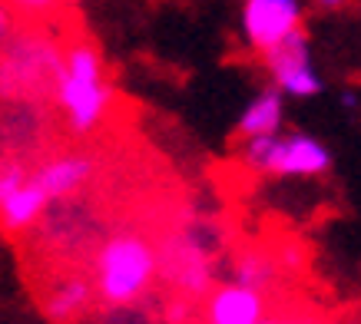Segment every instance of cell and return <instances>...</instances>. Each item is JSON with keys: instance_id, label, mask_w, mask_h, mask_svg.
I'll use <instances>...</instances> for the list:
<instances>
[{"instance_id": "14", "label": "cell", "mask_w": 361, "mask_h": 324, "mask_svg": "<svg viewBox=\"0 0 361 324\" xmlns=\"http://www.w3.org/2000/svg\"><path fill=\"white\" fill-rule=\"evenodd\" d=\"M27 173H30L27 162L17 159V156H4V159H0V206H4L7 195L27 179Z\"/></svg>"}, {"instance_id": "3", "label": "cell", "mask_w": 361, "mask_h": 324, "mask_svg": "<svg viewBox=\"0 0 361 324\" xmlns=\"http://www.w3.org/2000/svg\"><path fill=\"white\" fill-rule=\"evenodd\" d=\"M54 109L73 139L97 136L116 113V87L106 60L90 40L63 44V63L56 76Z\"/></svg>"}, {"instance_id": "13", "label": "cell", "mask_w": 361, "mask_h": 324, "mask_svg": "<svg viewBox=\"0 0 361 324\" xmlns=\"http://www.w3.org/2000/svg\"><path fill=\"white\" fill-rule=\"evenodd\" d=\"M7 7L13 11L17 20H23L27 27H47V23L60 20L70 7H73V0H4Z\"/></svg>"}, {"instance_id": "12", "label": "cell", "mask_w": 361, "mask_h": 324, "mask_svg": "<svg viewBox=\"0 0 361 324\" xmlns=\"http://www.w3.org/2000/svg\"><path fill=\"white\" fill-rule=\"evenodd\" d=\"M232 281H242L249 288H259V292H272L275 281L282 278V261L275 258L269 249H259V245H245V249H235L226 261Z\"/></svg>"}, {"instance_id": "6", "label": "cell", "mask_w": 361, "mask_h": 324, "mask_svg": "<svg viewBox=\"0 0 361 324\" xmlns=\"http://www.w3.org/2000/svg\"><path fill=\"white\" fill-rule=\"evenodd\" d=\"M305 30V4L302 0H242L239 33L242 44L255 56L282 46L295 33Z\"/></svg>"}, {"instance_id": "16", "label": "cell", "mask_w": 361, "mask_h": 324, "mask_svg": "<svg viewBox=\"0 0 361 324\" xmlns=\"http://www.w3.org/2000/svg\"><path fill=\"white\" fill-rule=\"evenodd\" d=\"M338 324H351V321H338Z\"/></svg>"}, {"instance_id": "1", "label": "cell", "mask_w": 361, "mask_h": 324, "mask_svg": "<svg viewBox=\"0 0 361 324\" xmlns=\"http://www.w3.org/2000/svg\"><path fill=\"white\" fill-rule=\"evenodd\" d=\"M87 275L99 308H133L149 301V294L163 285L159 242L142 228H113L93 245Z\"/></svg>"}, {"instance_id": "7", "label": "cell", "mask_w": 361, "mask_h": 324, "mask_svg": "<svg viewBox=\"0 0 361 324\" xmlns=\"http://www.w3.org/2000/svg\"><path fill=\"white\" fill-rule=\"evenodd\" d=\"M269 87H275L285 99H315L325 93V76L315 66L308 33H295L292 40L275 46L262 56Z\"/></svg>"}, {"instance_id": "2", "label": "cell", "mask_w": 361, "mask_h": 324, "mask_svg": "<svg viewBox=\"0 0 361 324\" xmlns=\"http://www.w3.org/2000/svg\"><path fill=\"white\" fill-rule=\"evenodd\" d=\"M159 255H163V285L169 294L199 304L222 281V268L232 251L226 225L212 212H186L163 235Z\"/></svg>"}, {"instance_id": "8", "label": "cell", "mask_w": 361, "mask_h": 324, "mask_svg": "<svg viewBox=\"0 0 361 324\" xmlns=\"http://www.w3.org/2000/svg\"><path fill=\"white\" fill-rule=\"evenodd\" d=\"M99 159L87 149H63L40 159L30 169V182L37 185V192L44 195L50 208L66 202V199H77L93 179H97Z\"/></svg>"}, {"instance_id": "15", "label": "cell", "mask_w": 361, "mask_h": 324, "mask_svg": "<svg viewBox=\"0 0 361 324\" xmlns=\"http://www.w3.org/2000/svg\"><path fill=\"white\" fill-rule=\"evenodd\" d=\"M315 11H322V13H338V11H345L348 7V0H308Z\"/></svg>"}, {"instance_id": "11", "label": "cell", "mask_w": 361, "mask_h": 324, "mask_svg": "<svg viewBox=\"0 0 361 324\" xmlns=\"http://www.w3.org/2000/svg\"><path fill=\"white\" fill-rule=\"evenodd\" d=\"M285 126H288V99L275 87H262L242 106L239 123H235V136H239V142H249V139H262V136H275Z\"/></svg>"}, {"instance_id": "10", "label": "cell", "mask_w": 361, "mask_h": 324, "mask_svg": "<svg viewBox=\"0 0 361 324\" xmlns=\"http://www.w3.org/2000/svg\"><path fill=\"white\" fill-rule=\"evenodd\" d=\"M97 308V292L87 271H63L40 294V311L50 324H83Z\"/></svg>"}, {"instance_id": "4", "label": "cell", "mask_w": 361, "mask_h": 324, "mask_svg": "<svg viewBox=\"0 0 361 324\" xmlns=\"http://www.w3.org/2000/svg\"><path fill=\"white\" fill-rule=\"evenodd\" d=\"M63 46L47 27H23L0 44V99L7 103H54Z\"/></svg>"}, {"instance_id": "9", "label": "cell", "mask_w": 361, "mask_h": 324, "mask_svg": "<svg viewBox=\"0 0 361 324\" xmlns=\"http://www.w3.org/2000/svg\"><path fill=\"white\" fill-rule=\"evenodd\" d=\"M272 314L269 292L222 278L199 301V324H265Z\"/></svg>"}, {"instance_id": "5", "label": "cell", "mask_w": 361, "mask_h": 324, "mask_svg": "<svg viewBox=\"0 0 361 324\" xmlns=\"http://www.w3.org/2000/svg\"><path fill=\"white\" fill-rule=\"evenodd\" d=\"M242 169L262 179H279V182H315L331 173L335 156L329 142L318 139L308 130H292L285 126L275 136L239 142Z\"/></svg>"}]
</instances>
